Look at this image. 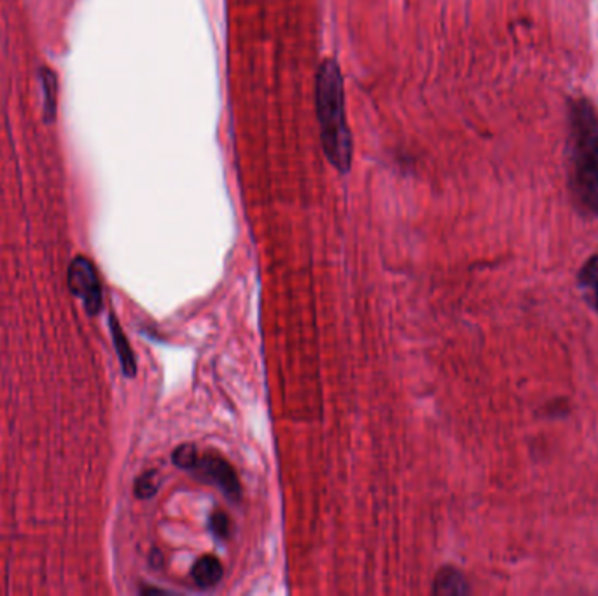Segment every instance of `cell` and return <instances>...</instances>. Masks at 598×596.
Listing matches in <instances>:
<instances>
[{
	"instance_id": "ba28073f",
	"label": "cell",
	"mask_w": 598,
	"mask_h": 596,
	"mask_svg": "<svg viewBox=\"0 0 598 596\" xmlns=\"http://www.w3.org/2000/svg\"><path fill=\"white\" fill-rule=\"evenodd\" d=\"M432 592L436 595H465V593H470V588H467V583L461 572L455 571L452 566H447L436 575Z\"/></svg>"
},
{
	"instance_id": "30bf717a",
	"label": "cell",
	"mask_w": 598,
	"mask_h": 596,
	"mask_svg": "<svg viewBox=\"0 0 598 596\" xmlns=\"http://www.w3.org/2000/svg\"><path fill=\"white\" fill-rule=\"evenodd\" d=\"M172 459L177 468L191 471L194 468V463L199 462V453H196V448L193 445H182V447L173 451Z\"/></svg>"
},
{
	"instance_id": "6da1fadb",
	"label": "cell",
	"mask_w": 598,
	"mask_h": 596,
	"mask_svg": "<svg viewBox=\"0 0 598 596\" xmlns=\"http://www.w3.org/2000/svg\"><path fill=\"white\" fill-rule=\"evenodd\" d=\"M568 185L574 205L598 217V114L588 99L568 103Z\"/></svg>"
},
{
	"instance_id": "9c48e42d",
	"label": "cell",
	"mask_w": 598,
	"mask_h": 596,
	"mask_svg": "<svg viewBox=\"0 0 598 596\" xmlns=\"http://www.w3.org/2000/svg\"><path fill=\"white\" fill-rule=\"evenodd\" d=\"M41 81H43L44 91V112L48 121L56 117V76L53 70L44 69L41 72Z\"/></svg>"
},
{
	"instance_id": "7a4b0ae2",
	"label": "cell",
	"mask_w": 598,
	"mask_h": 596,
	"mask_svg": "<svg viewBox=\"0 0 598 596\" xmlns=\"http://www.w3.org/2000/svg\"><path fill=\"white\" fill-rule=\"evenodd\" d=\"M315 99L326 158L340 172H349L352 165V137L345 111L343 79L340 67L331 58L324 61L317 74Z\"/></svg>"
},
{
	"instance_id": "52a82bcc",
	"label": "cell",
	"mask_w": 598,
	"mask_h": 596,
	"mask_svg": "<svg viewBox=\"0 0 598 596\" xmlns=\"http://www.w3.org/2000/svg\"><path fill=\"white\" fill-rule=\"evenodd\" d=\"M191 577L194 583L202 586V588H212L216 586L221 580H223V565L219 560L214 556H203L202 560L196 562L191 571Z\"/></svg>"
},
{
	"instance_id": "5b68a950",
	"label": "cell",
	"mask_w": 598,
	"mask_h": 596,
	"mask_svg": "<svg viewBox=\"0 0 598 596\" xmlns=\"http://www.w3.org/2000/svg\"><path fill=\"white\" fill-rule=\"evenodd\" d=\"M111 333L123 373H125V376L134 378L135 373H137V362H135L134 352L129 348L128 339H126L125 333L121 329L120 322L116 321L114 315L111 317Z\"/></svg>"
},
{
	"instance_id": "3957f363",
	"label": "cell",
	"mask_w": 598,
	"mask_h": 596,
	"mask_svg": "<svg viewBox=\"0 0 598 596\" xmlns=\"http://www.w3.org/2000/svg\"><path fill=\"white\" fill-rule=\"evenodd\" d=\"M67 282L74 296L82 301L88 315H99L102 312L104 294H102L99 273L90 259H74L67 273Z\"/></svg>"
},
{
	"instance_id": "277c9868",
	"label": "cell",
	"mask_w": 598,
	"mask_h": 596,
	"mask_svg": "<svg viewBox=\"0 0 598 596\" xmlns=\"http://www.w3.org/2000/svg\"><path fill=\"white\" fill-rule=\"evenodd\" d=\"M191 471L205 483H211V485L223 490L229 498H235V501L240 498V483H238L237 474L233 471L232 465L221 457H203L194 463Z\"/></svg>"
},
{
	"instance_id": "7c38bea8",
	"label": "cell",
	"mask_w": 598,
	"mask_h": 596,
	"mask_svg": "<svg viewBox=\"0 0 598 596\" xmlns=\"http://www.w3.org/2000/svg\"><path fill=\"white\" fill-rule=\"evenodd\" d=\"M229 519L226 518V515H223V513H216V515H212L211 518V530L214 532V536L223 537L228 536L229 530Z\"/></svg>"
},
{
	"instance_id": "8fae6325",
	"label": "cell",
	"mask_w": 598,
	"mask_h": 596,
	"mask_svg": "<svg viewBox=\"0 0 598 596\" xmlns=\"http://www.w3.org/2000/svg\"><path fill=\"white\" fill-rule=\"evenodd\" d=\"M158 492V480L156 472H147L144 476L138 477L135 485V495L138 498H151Z\"/></svg>"
},
{
	"instance_id": "8992f818",
	"label": "cell",
	"mask_w": 598,
	"mask_h": 596,
	"mask_svg": "<svg viewBox=\"0 0 598 596\" xmlns=\"http://www.w3.org/2000/svg\"><path fill=\"white\" fill-rule=\"evenodd\" d=\"M579 289L586 303L598 312V254L588 259L579 271Z\"/></svg>"
}]
</instances>
